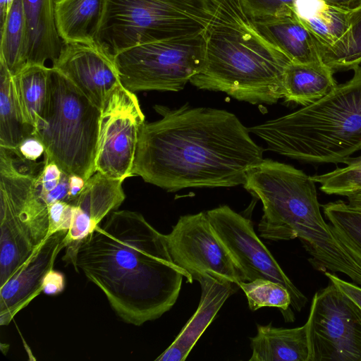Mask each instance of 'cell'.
<instances>
[{
  "label": "cell",
  "mask_w": 361,
  "mask_h": 361,
  "mask_svg": "<svg viewBox=\"0 0 361 361\" xmlns=\"http://www.w3.org/2000/svg\"><path fill=\"white\" fill-rule=\"evenodd\" d=\"M155 109L161 118L142 125L133 176L168 192L243 185L263 149L227 111L185 104Z\"/></svg>",
  "instance_id": "cell-1"
},
{
  "label": "cell",
  "mask_w": 361,
  "mask_h": 361,
  "mask_svg": "<svg viewBox=\"0 0 361 361\" xmlns=\"http://www.w3.org/2000/svg\"><path fill=\"white\" fill-rule=\"evenodd\" d=\"M96 285L124 322L141 326L171 309L183 279L165 235L137 212L115 210L78 245L71 264Z\"/></svg>",
  "instance_id": "cell-2"
},
{
  "label": "cell",
  "mask_w": 361,
  "mask_h": 361,
  "mask_svg": "<svg viewBox=\"0 0 361 361\" xmlns=\"http://www.w3.org/2000/svg\"><path fill=\"white\" fill-rule=\"evenodd\" d=\"M314 181L301 170L263 159L247 173L243 187L261 201L259 235L279 241L299 238L317 269L341 272L361 286V262L323 219Z\"/></svg>",
  "instance_id": "cell-3"
},
{
  "label": "cell",
  "mask_w": 361,
  "mask_h": 361,
  "mask_svg": "<svg viewBox=\"0 0 361 361\" xmlns=\"http://www.w3.org/2000/svg\"><path fill=\"white\" fill-rule=\"evenodd\" d=\"M205 61L190 82L252 104H274L283 98L288 57L268 41L238 0H216L204 32Z\"/></svg>",
  "instance_id": "cell-4"
},
{
  "label": "cell",
  "mask_w": 361,
  "mask_h": 361,
  "mask_svg": "<svg viewBox=\"0 0 361 361\" xmlns=\"http://www.w3.org/2000/svg\"><path fill=\"white\" fill-rule=\"evenodd\" d=\"M318 101L247 128L269 150L308 162L343 163L361 149V66Z\"/></svg>",
  "instance_id": "cell-5"
},
{
  "label": "cell",
  "mask_w": 361,
  "mask_h": 361,
  "mask_svg": "<svg viewBox=\"0 0 361 361\" xmlns=\"http://www.w3.org/2000/svg\"><path fill=\"white\" fill-rule=\"evenodd\" d=\"M101 109L56 68H49L47 97L35 134L44 158L85 180L96 172Z\"/></svg>",
  "instance_id": "cell-6"
},
{
  "label": "cell",
  "mask_w": 361,
  "mask_h": 361,
  "mask_svg": "<svg viewBox=\"0 0 361 361\" xmlns=\"http://www.w3.org/2000/svg\"><path fill=\"white\" fill-rule=\"evenodd\" d=\"M216 0H106L96 42L113 57L147 43L203 32Z\"/></svg>",
  "instance_id": "cell-7"
},
{
  "label": "cell",
  "mask_w": 361,
  "mask_h": 361,
  "mask_svg": "<svg viewBox=\"0 0 361 361\" xmlns=\"http://www.w3.org/2000/svg\"><path fill=\"white\" fill-rule=\"evenodd\" d=\"M204 32L140 44L118 53L114 62L121 84L133 92L183 90L204 66Z\"/></svg>",
  "instance_id": "cell-8"
},
{
  "label": "cell",
  "mask_w": 361,
  "mask_h": 361,
  "mask_svg": "<svg viewBox=\"0 0 361 361\" xmlns=\"http://www.w3.org/2000/svg\"><path fill=\"white\" fill-rule=\"evenodd\" d=\"M44 165V160H28L16 148L0 146V235L36 250L49 230L48 206L37 188Z\"/></svg>",
  "instance_id": "cell-9"
},
{
  "label": "cell",
  "mask_w": 361,
  "mask_h": 361,
  "mask_svg": "<svg viewBox=\"0 0 361 361\" xmlns=\"http://www.w3.org/2000/svg\"><path fill=\"white\" fill-rule=\"evenodd\" d=\"M306 323L310 361H361V310L331 281L314 293Z\"/></svg>",
  "instance_id": "cell-10"
},
{
  "label": "cell",
  "mask_w": 361,
  "mask_h": 361,
  "mask_svg": "<svg viewBox=\"0 0 361 361\" xmlns=\"http://www.w3.org/2000/svg\"><path fill=\"white\" fill-rule=\"evenodd\" d=\"M137 96L119 84L101 109L96 171L124 181L131 177L145 123Z\"/></svg>",
  "instance_id": "cell-11"
},
{
  "label": "cell",
  "mask_w": 361,
  "mask_h": 361,
  "mask_svg": "<svg viewBox=\"0 0 361 361\" xmlns=\"http://www.w3.org/2000/svg\"><path fill=\"white\" fill-rule=\"evenodd\" d=\"M206 214L245 281L263 279L281 283L290 293L291 307L300 312L307 302V297L293 284L260 240L251 221L227 205L208 210Z\"/></svg>",
  "instance_id": "cell-12"
},
{
  "label": "cell",
  "mask_w": 361,
  "mask_h": 361,
  "mask_svg": "<svg viewBox=\"0 0 361 361\" xmlns=\"http://www.w3.org/2000/svg\"><path fill=\"white\" fill-rule=\"evenodd\" d=\"M165 238L173 262L193 281L209 274L237 285L245 281L206 212L181 216Z\"/></svg>",
  "instance_id": "cell-13"
},
{
  "label": "cell",
  "mask_w": 361,
  "mask_h": 361,
  "mask_svg": "<svg viewBox=\"0 0 361 361\" xmlns=\"http://www.w3.org/2000/svg\"><path fill=\"white\" fill-rule=\"evenodd\" d=\"M94 104L100 109L120 82L114 57L96 42L64 43L52 62Z\"/></svg>",
  "instance_id": "cell-14"
},
{
  "label": "cell",
  "mask_w": 361,
  "mask_h": 361,
  "mask_svg": "<svg viewBox=\"0 0 361 361\" xmlns=\"http://www.w3.org/2000/svg\"><path fill=\"white\" fill-rule=\"evenodd\" d=\"M68 231L55 232L3 285L0 286V324L8 325L14 316L42 292L47 273L54 267L59 253L66 247Z\"/></svg>",
  "instance_id": "cell-15"
},
{
  "label": "cell",
  "mask_w": 361,
  "mask_h": 361,
  "mask_svg": "<svg viewBox=\"0 0 361 361\" xmlns=\"http://www.w3.org/2000/svg\"><path fill=\"white\" fill-rule=\"evenodd\" d=\"M123 182L99 171L86 180L82 192L71 202L73 206V216L64 239L66 252L63 261L71 264L78 243L123 203L126 198Z\"/></svg>",
  "instance_id": "cell-16"
},
{
  "label": "cell",
  "mask_w": 361,
  "mask_h": 361,
  "mask_svg": "<svg viewBox=\"0 0 361 361\" xmlns=\"http://www.w3.org/2000/svg\"><path fill=\"white\" fill-rule=\"evenodd\" d=\"M196 281L201 287V297L197 310L172 343L155 360H185L226 300L239 288L232 281L209 274L198 276Z\"/></svg>",
  "instance_id": "cell-17"
},
{
  "label": "cell",
  "mask_w": 361,
  "mask_h": 361,
  "mask_svg": "<svg viewBox=\"0 0 361 361\" xmlns=\"http://www.w3.org/2000/svg\"><path fill=\"white\" fill-rule=\"evenodd\" d=\"M257 331L250 338L252 353L249 361H310L307 323L291 329L257 324Z\"/></svg>",
  "instance_id": "cell-18"
},
{
  "label": "cell",
  "mask_w": 361,
  "mask_h": 361,
  "mask_svg": "<svg viewBox=\"0 0 361 361\" xmlns=\"http://www.w3.org/2000/svg\"><path fill=\"white\" fill-rule=\"evenodd\" d=\"M259 32L292 63L322 61L317 45L295 13L252 20Z\"/></svg>",
  "instance_id": "cell-19"
},
{
  "label": "cell",
  "mask_w": 361,
  "mask_h": 361,
  "mask_svg": "<svg viewBox=\"0 0 361 361\" xmlns=\"http://www.w3.org/2000/svg\"><path fill=\"white\" fill-rule=\"evenodd\" d=\"M56 1L23 0L30 35L27 64L45 66L46 61L53 62L60 54L63 42L55 23Z\"/></svg>",
  "instance_id": "cell-20"
},
{
  "label": "cell",
  "mask_w": 361,
  "mask_h": 361,
  "mask_svg": "<svg viewBox=\"0 0 361 361\" xmlns=\"http://www.w3.org/2000/svg\"><path fill=\"white\" fill-rule=\"evenodd\" d=\"M106 0H57L55 23L64 43L95 42Z\"/></svg>",
  "instance_id": "cell-21"
},
{
  "label": "cell",
  "mask_w": 361,
  "mask_h": 361,
  "mask_svg": "<svg viewBox=\"0 0 361 361\" xmlns=\"http://www.w3.org/2000/svg\"><path fill=\"white\" fill-rule=\"evenodd\" d=\"M294 11L320 54L335 45L348 27V10L324 0H295Z\"/></svg>",
  "instance_id": "cell-22"
},
{
  "label": "cell",
  "mask_w": 361,
  "mask_h": 361,
  "mask_svg": "<svg viewBox=\"0 0 361 361\" xmlns=\"http://www.w3.org/2000/svg\"><path fill=\"white\" fill-rule=\"evenodd\" d=\"M334 73L322 61L306 64L291 62L284 73L283 99L305 106L318 101L337 85Z\"/></svg>",
  "instance_id": "cell-23"
},
{
  "label": "cell",
  "mask_w": 361,
  "mask_h": 361,
  "mask_svg": "<svg viewBox=\"0 0 361 361\" xmlns=\"http://www.w3.org/2000/svg\"><path fill=\"white\" fill-rule=\"evenodd\" d=\"M0 60L13 75L28 62L29 29L23 0H13L0 26Z\"/></svg>",
  "instance_id": "cell-24"
},
{
  "label": "cell",
  "mask_w": 361,
  "mask_h": 361,
  "mask_svg": "<svg viewBox=\"0 0 361 361\" xmlns=\"http://www.w3.org/2000/svg\"><path fill=\"white\" fill-rule=\"evenodd\" d=\"M32 134L35 129L23 116L13 75L0 60V146L16 148Z\"/></svg>",
  "instance_id": "cell-25"
},
{
  "label": "cell",
  "mask_w": 361,
  "mask_h": 361,
  "mask_svg": "<svg viewBox=\"0 0 361 361\" xmlns=\"http://www.w3.org/2000/svg\"><path fill=\"white\" fill-rule=\"evenodd\" d=\"M49 68L45 66L27 64L13 75L23 116L35 132L42 119L45 107Z\"/></svg>",
  "instance_id": "cell-26"
},
{
  "label": "cell",
  "mask_w": 361,
  "mask_h": 361,
  "mask_svg": "<svg viewBox=\"0 0 361 361\" xmlns=\"http://www.w3.org/2000/svg\"><path fill=\"white\" fill-rule=\"evenodd\" d=\"M348 27L332 47L322 52V61L334 72L353 70L361 63V3L348 10Z\"/></svg>",
  "instance_id": "cell-27"
},
{
  "label": "cell",
  "mask_w": 361,
  "mask_h": 361,
  "mask_svg": "<svg viewBox=\"0 0 361 361\" xmlns=\"http://www.w3.org/2000/svg\"><path fill=\"white\" fill-rule=\"evenodd\" d=\"M322 209L337 237L361 262V209L341 200L323 204Z\"/></svg>",
  "instance_id": "cell-28"
},
{
  "label": "cell",
  "mask_w": 361,
  "mask_h": 361,
  "mask_svg": "<svg viewBox=\"0 0 361 361\" xmlns=\"http://www.w3.org/2000/svg\"><path fill=\"white\" fill-rule=\"evenodd\" d=\"M238 286L243 290L251 311L263 307H278L286 322L295 320L294 313L290 308V293L281 283L268 279H257L252 281L240 282Z\"/></svg>",
  "instance_id": "cell-29"
},
{
  "label": "cell",
  "mask_w": 361,
  "mask_h": 361,
  "mask_svg": "<svg viewBox=\"0 0 361 361\" xmlns=\"http://www.w3.org/2000/svg\"><path fill=\"white\" fill-rule=\"evenodd\" d=\"M346 166L334 171L311 176L315 183H320V190L329 195L347 196L361 191V155L348 158Z\"/></svg>",
  "instance_id": "cell-30"
},
{
  "label": "cell",
  "mask_w": 361,
  "mask_h": 361,
  "mask_svg": "<svg viewBox=\"0 0 361 361\" xmlns=\"http://www.w3.org/2000/svg\"><path fill=\"white\" fill-rule=\"evenodd\" d=\"M252 20L276 18L295 13V0H238Z\"/></svg>",
  "instance_id": "cell-31"
},
{
  "label": "cell",
  "mask_w": 361,
  "mask_h": 361,
  "mask_svg": "<svg viewBox=\"0 0 361 361\" xmlns=\"http://www.w3.org/2000/svg\"><path fill=\"white\" fill-rule=\"evenodd\" d=\"M49 230V235L59 231L70 229L73 216V206L71 203L57 201L48 205Z\"/></svg>",
  "instance_id": "cell-32"
},
{
  "label": "cell",
  "mask_w": 361,
  "mask_h": 361,
  "mask_svg": "<svg viewBox=\"0 0 361 361\" xmlns=\"http://www.w3.org/2000/svg\"><path fill=\"white\" fill-rule=\"evenodd\" d=\"M44 160V167L37 178V188L43 200L58 186L64 173L56 163Z\"/></svg>",
  "instance_id": "cell-33"
},
{
  "label": "cell",
  "mask_w": 361,
  "mask_h": 361,
  "mask_svg": "<svg viewBox=\"0 0 361 361\" xmlns=\"http://www.w3.org/2000/svg\"><path fill=\"white\" fill-rule=\"evenodd\" d=\"M16 149L24 158L35 161L45 153L42 142L35 134L25 138Z\"/></svg>",
  "instance_id": "cell-34"
},
{
  "label": "cell",
  "mask_w": 361,
  "mask_h": 361,
  "mask_svg": "<svg viewBox=\"0 0 361 361\" xmlns=\"http://www.w3.org/2000/svg\"><path fill=\"white\" fill-rule=\"evenodd\" d=\"M65 285V275L59 271L51 269L43 279L42 289L46 295H56L63 291Z\"/></svg>",
  "instance_id": "cell-35"
},
{
  "label": "cell",
  "mask_w": 361,
  "mask_h": 361,
  "mask_svg": "<svg viewBox=\"0 0 361 361\" xmlns=\"http://www.w3.org/2000/svg\"><path fill=\"white\" fill-rule=\"evenodd\" d=\"M325 275L328 277L340 290L351 299L361 310V287L352 282H348L340 279L330 271H326Z\"/></svg>",
  "instance_id": "cell-36"
},
{
  "label": "cell",
  "mask_w": 361,
  "mask_h": 361,
  "mask_svg": "<svg viewBox=\"0 0 361 361\" xmlns=\"http://www.w3.org/2000/svg\"><path fill=\"white\" fill-rule=\"evenodd\" d=\"M69 192L68 203L75 200L82 192L86 180L77 174H69Z\"/></svg>",
  "instance_id": "cell-37"
},
{
  "label": "cell",
  "mask_w": 361,
  "mask_h": 361,
  "mask_svg": "<svg viewBox=\"0 0 361 361\" xmlns=\"http://www.w3.org/2000/svg\"><path fill=\"white\" fill-rule=\"evenodd\" d=\"M334 6L349 10L361 3V0H324Z\"/></svg>",
  "instance_id": "cell-38"
},
{
  "label": "cell",
  "mask_w": 361,
  "mask_h": 361,
  "mask_svg": "<svg viewBox=\"0 0 361 361\" xmlns=\"http://www.w3.org/2000/svg\"><path fill=\"white\" fill-rule=\"evenodd\" d=\"M348 204L354 208L361 209V191L346 196Z\"/></svg>",
  "instance_id": "cell-39"
},
{
  "label": "cell",
  "mask_w": 361,
  "mask_h": 361,
  "mask_svg": "<svg viewBox=\"0 0 361 361\" xmlns=\"http://www.w3.org/2000/svg\"><path fill=\"white\" fill-rule=\"evenodd\" d=\"M13 0H0V23H3Z\"/></svg>",
  "instance_id": "cell-40"
}]
</instances>
